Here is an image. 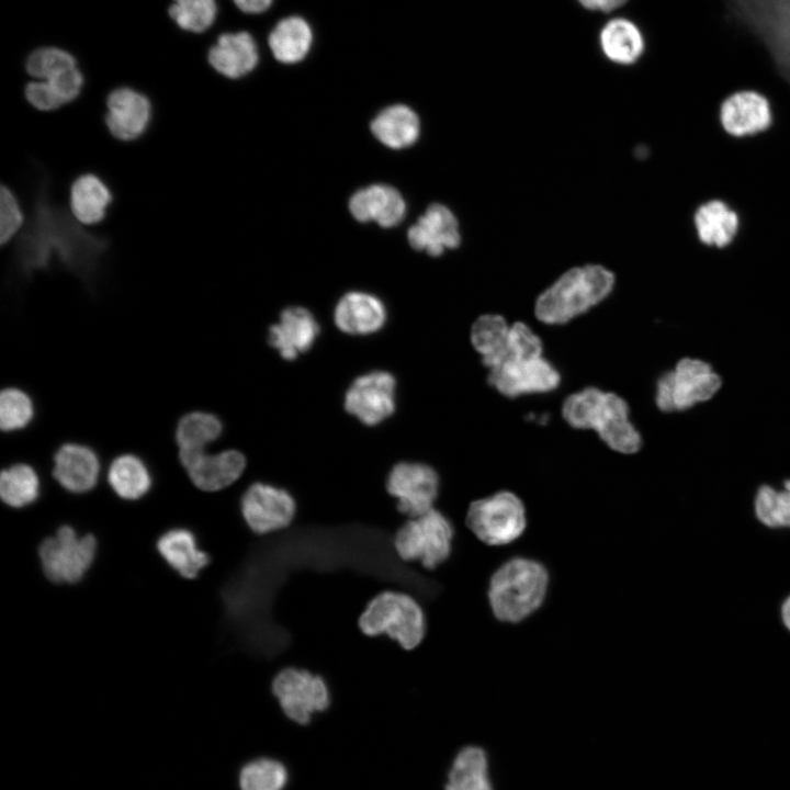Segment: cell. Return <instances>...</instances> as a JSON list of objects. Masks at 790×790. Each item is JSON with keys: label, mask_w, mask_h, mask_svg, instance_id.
I'll return each instance as SVG.
<instances>
[{"label": "cell", "mask_w": 790, "mask_h": 790, "mask_svg": "<svg viewBox=\"0 0 790 790\" xmlns=\"http://www.w3.org/2000/svg\"><path fill=\"white\" fill-rule=\"evenodd\" d=\"M614 275L589 264L566 271L535 300L534 316L548 326H561L584 315L612 292Z\"/></svg>", "instance_id": "cell-4"}, {"label": "cell", "mask_w": 790, "mask_h": 790, "mask_svg": "<svg viewBox=\"0 0 790 790\" xmlns=\"http://www.w3.org/2000/svg\"><path fill=\"white\" fill-rule=\"evenodd\" d=\"M561 414L569 427L595 431L617 453L634 454L642 447V436L630 419L629 405L614 392L586 386L564 398Z\"/></svg>", "instance_id": "cell-2"}, {"label": "cell", "mask_w": 790, "mask_h": 790, "mask_svg": "<svg viewBox=\"0 0 790 790\" xmlns=\"http://www.w3.org/2000/svg\"><path fill=\"white\" fill-rule=\"evenodd\" d=\"M83 83V75L77 66L46 80L30 81L25 86V98L36 110L54 111L76 100Z\"/></svg>", "instance_id": "cell-27"}, {"label": "cell", "mask_w": 790, "mask_h": 790, "mask_svg": "<svg viewBox=\"0 0 790 790\" xmlns=\"http://www.w3.org/2000/svg\"><path fill=\"white\" fill-rule=\"evenodd\" d=\"M510 326L499 314L481 315L472 324L470 342L487 370L507 359Z\"/></svg>", "instance_id": "cell-28"}, {"label": "cell", "mask_w": 790, "mask_h": 790, "mask_svg": "<svg viewBox=\"0 0 790 790\" xmlns=\"http://www.w3.org/2000/svg\"><path fill=\"white\" fill-rule=\"evenodd\" d=\"M726 9L765 47L790 83V0H725Z\"/></svg>", "instance_id": "cell-7"}, {"label": "cell", "mask_w": 790, "mask_h": 790, "mask_svg": "<svg viewBox=\"0 0 790 790\" xmlns=\"http://www.w3.org/2000/svg\"><path fill=\"white\" fill-rule=\"evenodd\" d=\"M40 492V478L31 465L16 463L1 472L0 496L8 506L26 507L38 498Z\"/></svg>", "instance_id": "cell-36"}, {"label": "cell", "mask_w": 790, "mask_h": 790, "mask_svg": "<svg viewBox=\"0 0 790 790\" xmlns=\"http://www.w3.org/2000/svg\"><path fill=\"white\" fill-rule=\"evenodd\" d=\"M319 334V323L307 308L290 306L269 327L268 343L282 359L293 361L314 346Z\"/></svg>", "instance_id": "cell-18"}, {"label": "cell", "mask_w": 790, "mask_h": 790, "mask_svg": "<svg viewBox=\"0 0 790 790\" xmlns=\"http://www.w3.org/2000/svg\"><path fill=\"white\" fill-rule=\"evenodd\" d=\"M95 553L94 537H80L69 526L60 527L55 535L43 541L38 550L46 577L58 584L79 582L93 563Z\"/></svg>", "instance_id": "cell-13"}, {"label": "cell", "mask_w": 790, "mask_h": 790, "mask_svg": "<svg viewBox=\"0 0 790 790\" xmlns=\"http://www.w3.org/2000/svg\"><path fill=\"white\" fill-rule=\"evenodd\" d=\"M15 239L13 264L25 279L59 267L91 282L110 248L106 237L84 229L54 200L49 179L43 172L33 188L29 218Z\"/></svg>", "instance_id": "cell-1"}, {"label": "cell", "mask_w": 790, "mask_h": 790, "mask_svg": "<svg viewBox=\"0 0 790 790\" xmlns=\"http://www.w3.org/2000/svg\"><path fill=\"white\" fill-rule=\"evenodd\" d=\"M408 241L416 250L440 256L460 244L459 225L453 213L441 204H431L409 228Z\"/></svg>", "instance_id": "cell-21"}, {"label": "cell", "mask_w": 790, "mask_h": 790, "mask_svg": "<svg viewBox=\"0 0 790 790\" xmlns=\"http://www.w3.org/2000/svg\"><path fill=\"white\" fill-rule=\"evenodd\" d=\"M53 475L66 490L82 494L98 483L101 464L97 453L89 447L68 442L54 454Z\"/></svg>", "instance_id": "cell-19"}, {"label": "cell", "mask_w": 790, "mask_h": 790, "mask_svg": "<svg viewBox=\"0 0 790 790\" xmlns=\"http://www.w3.org/2000/svg\"><path fill=\"white\" fill-rule=\"evenodd\" d=\"M584 8L592 11L611 12L622 7L628 0H577Z\"/></svg>", "instance_id": "cell-45"}, {"label": "cell", "mask_w": 790, "mask_h": 790, "mask_svg": "<svg viewBox=\"0 0 790 790\" xmlns=\"http://www.w3.org/2000/svg\"><path fill=\"white\" fill-rule=\"evenodd\" d=\"M287 779V769L281 761L259 758L241 768L239 788L240 790H283Z\"/></svg>", "instance_id": "cell-38"}, {"label": "cell", "mask_w": 790, "mask_h": 790, "mask_svg": "<svg viewBox=\"0 0 790 790\" xmlns=\"http://www.w3.org/2000/svg\"><path fill=\"white\" fill-rule=\"evenodd\" d=\"M488 384L507 398L549 394L562 382L558 369L544 356L534 359H508L487 370Z\"/></svg>", "instance_id": "cell-14"}, {"label": "cell", "mask_w": 790, "mask_h": 790, "mask_svg": "<svg viewBox=\"0 0 790 790\" xmlns=\"http://www.w3.org/2000/svg\"><path fill=\"white\" fill-rule=\"evenodd\" d=\"M271 691L284 716L301 726L309 725L316 714L327 711L332 700L329 685L321 675L295 666L275 674Z\"/></svg>", "instance_id": "cell-9"}, {"label": "cell", "mask_w": 790, "mask_h": 790, "mask_svg": "<svg viewBox=\"0 0 790 790\" xmlns=\"http://www.w3.org/2000/svg\"><path fill=\"white\" fill-rule=\"evenodd\" d=\"M458 528L439 507L410 518L393 535V549L399 561L436 571L452 556Z\"/></svg>", "instance_id": "cell-5"}, {"label": "cell", "mask_w": 790, "mask_h": 790, "mask_svg": "<svg viewBox=\"0 0 790 790\" xmlns=\"http://www.w3.org/2000/svg\"><path fill=\"white\" fill-rule=\"evenodd\" d=\"M26 223L23 208L14 192L5 184L0 190V242L2 246L19 236Z\"/></svg>", "instance_id": "cell-42"}, {"label": "cell", "mask_w": 790, "mask_h": 790, "mask_svg": "<svg viewBox=\"0 0 790 790\" xmlns=\"http://www.w3.org/2000/svg\"><path fill=\"white\" fill-rule=\"evenodd\" d=\"M179 461L190 481L204 492H218L237 482L246 470V456L229 449L216 453L202 451L179 452Z\"/></svg>", "instance_id": "cell-16"}, {"label": "cell", "mask_w": 790, "mask_h": 790, "mask_svg": "<svg viewBox=\"0 0 790 790\" xmlns=\"http://www.w3.org/2000/svg\"><path fill=\"white\" fill-rule=\"evenodd\" d=\"M207 61L222 76L239 79L258 65L259 48L255 37L246 31L223 33L208 49Z\"/></svg>", "instance_id": "cell-22"}, {"label": "cell", "mask_w": 790, "mask_h": 790, "mask_svg": "<svg viewBox=\"0 0 790 790\" xmlns=\"http://www.w3.org/2000/svg\"><path fill=\"white\" fill-rule=\"evenodd\" d=\"M463 522L481 543L504 546L516 542L526 532L527 507L516 493L501 489L472 500Z\"/></svg>", "instance_id": "cell-8"}, {"label": "cell", "mask_w": 790, "mask_h": 790, "mask_svg": "<svg viewBox=\"0 0 790 790\" xmlns=\"http://www.w3.org/2000/svg\"><path fill=\"white\" fill-rule=\"evenodd\" d=\"M236 8L246 14H261L268 11L274 0H233Z\"/></svg>", "instance_id": "cell-44"}, {"label": "cell", "mask_w": 790, "mask_h": 790, "mask_svg": "<svg viewBox=\"0 0 790 790\" xmlns=\"http://www.w3.org/2000/svg\"><path fill=\"white\" fill-rule=\"evenodd\" d=\"M108 482L122 499L136 500L145 496L153 484L151 474L145 462L135 454L116 456L108 469Z\"/></svg>", "instance_id": "cell-33"}, {"label": "cell", "mask_w": 790, "mask_h": 790, "mask_svg": "<svg viewBox=\"0 0 790 790\" xmlns=\"http://www.w3.org/2000/svg\"><path fill=\"white\" fill-rule=\"evenodd\" d=\"M112 201L110 188L95 174H81L70 187V213L83 226L102 222Z\"/></svg>", "instance_id": "cell-26"}, {"label": "cell", "mask_w": 790, "mask_h": 790, "mask_svg": "<svg viewBox=\"0 0 790 790\" xmlns=\"http://www.w3.org/2000/svg\"><path fill=\"white\" fill-rule=\"evenodd\" d=\"M349 208L359 222H375L382 227H392L404 218L406 204L395 188L372 184L351 196Z\"/></svg>", "instance_id": "cell-23"}, {"label": "cell", "mask_w": 790, "mask_h": 790, "mask_svg": "<svg viewBox=\"0 0 790 790\" xmlns=\"http://www.w3.org/2000/svg\"><path fill=\"white\" fill-rule=\"evenodd\" d=\"M77 66L71 53L55 46L36 48L25 63L27 74L35 80H46Z\"/></svg>", "instance_id": "cell-41"}, {"label": "cell", "mask_w": 790, "mask_h": 790, "mask_svg": "<svg viewBox=\"0 0 790 790\" xmlns=\"http://www.w3.org/2000/svg\"><path fill=\"white\" fill-rule=\"evenodd\" d=\"M157 549L170 567L184 578H195L210 563L208 554L198 548L194 534L187 529L167 531L159 538Z\"/></svg>", "instance_id": "cell-29"}, {"label": "cell", "mask_w": 790, "mask_h": 790, "mask_svg": "<svg viewBox=\"0 0 790 790\" xmlns=\"http://www.w3.org/2000/svg\"><path fill=\"white\" fill-rule=\"evenodd\" d=\"M396 387V379L391 372H366L357 376L347 388L343 407L361 424L377 426L395 413Z\"/></svg>", "instance_id": "cell-15"}, {"label": "cell", "mask_w": 790, "mask_h": 790, "mask_svg": "<svg viewBox=\"0 0 790 790\" xmlns=\"http://www.w3.org/2000/svg\"><path fill=\"white\" fill-rule=\"evenodd\" d=\"M366 636L386 635L404 650L416 648L426 636L427 617L421 602L403 590L386 589L368 603L359 618Z\"/></svg>", "instance_id": "cell-6"}, {"label": "cell", "mask_w": 790, "mask_h": 790, "mask_svg": "<svg viewBox=\"0 0 790 790\" xmlns=\"http://www.w3.org/2000/svg\"><path fill=\"white\" fill-rule=\"evenodd\" d=\"M238 507L246 526L259 537L290 529L298 511L294 494L269 482L248 485L239 498Z\"/></svg>", "instance_id": "cell-11"}, {"label": "cell", "mask_w": 790, "mask_h": 790, "mask_svg": "<svg viewBox=\"0 0 790 790\" xmlns=\"http://www.w3.org/2000/svg\"><path fill=\"white\" fill-rule=\"evenodd\" d=\"M371 131L385 146L399 149L417 140L420 123L417 114L409 106L394 104L376 115L371 123Z\"/></svg>", "instance_id": "cell-32"}, {"label": "cell", "mask_w": 790, "mask_h": 790, "mask_svg": "<svg viewBox=\"0 0 790 790\" xmlns=\"http://www.w3.org/2000/svg\"><path fill=\"white\" fill-rule=\"evenodd\" d=\"M695 221L701 241L718 247L731 242L738 225L737 215L721 201L702 205L697 211Z\"/></svg>", "instance_id": "cell-34"}, {"label": "cell", "mask_w": 790, "mask_h": 790, "mask_svg": "<svg viewBox=\"0 0 790 790\" xmlns=\"http://www.w3.org/2000/svg\"><path fill=\"white\" fill-rule=\"evenodd\" d=\"M541 337L526 323L516 321L510 326L507 359L527 360L543 357Z\"/></svg>", "instance_id": "cell-43"}, {"label": "cell", "mask_w": 790, "mask_h": 790, "mask_svg": "<svg viewBox=\"0 0 790 790\" xmlns=\"http://www.w3.org/2000/svg\"><path fill=\"white\" fill-rule=\"evenodd\" d=\"M781 619L786 628L790 631V596L782 602Z\"/></svg>", "instance_id": "cell-46"}, {"label": "cell", "mask_w": 790, "mask_h": 790, "mask_svg": "<svg viewBox=\"0 0 790 790\" xmlns=\"http://www.w3.org/2000/svg\"><path fill=\"white\" fill-rule=\"evenodd\" d=\"M721 387V379L702 360L684 358L674 370L662 374L655 387V404L661 411L686 410L709 400Z\"/></svg>", "instance_id": "cell-10"}, {"label": "cell", "mask_w": 790, "mask_h": 790, "mask_svg": "<svg viewBox=\"0 0 790 790\" xmlns=\"http://www.w3.org/2000/svg\"><path fill=\"white\" fill-rule=\"evenodd\" d=\"M755 514L769 528H790V479L780 490L760 486L755 497Z\"/></svg>", "instance_id": "cell-37"}, {"label": "cell", "mask_w": 790, "mask_h": 790, "mask_svg": "<svg viewBox=\"0 0 790 790\" xmlns=\"http://www.w3.org/2000/svg\"><path fill=\"white\" fill-rule=\"evenodd\" d=\"M313 43V29L308 21L300 15L280 19L268 35V46L273 57L287 65L305 59Z\"/></svg>", "instance_id": "cell-25"}, {"label": "cell", "mask_w": 790, "mask_h": 790, "mask_svg": "<svg viewBox=\"0 0 790 790\" xmlns=\"http://www.w3.org/2000/svg\"><path fill=\"white\" fill-rule=\"evenodd\" d=\"M31 397L18 387H7L0 394V427L5 432L26 428L34 418Z\"/></svg>", "instance_id": "cell-40"}, {"label": "cell", "mask_w": 790, "mask_h": 790, "mask_svg": "<svg viewBox=\"0 0 790 790\" xmlns=\"http://www.w3.org/2000/svg\"><path fill=\"white\" fill-rule=\"evenodd\" d=\"M223 432L221 419L211 413L191 411L179 420L176 428V442L179 452L202 451L216 441Z\"/></svg>", "instance_id": "cell-35"}, {"label": "cell", "mask_w": 790, "mask_h": 790, "mask_svg": "<svg viewBox=\"0 0 790 790\" xmlns=\"http://www.w3.org/2000/svg\"><path fill=\"white\" fill-rule=\"evenodd\" d=\"M724 128L743 136L766 129L771 121L767 100L757 92L742 91L729 97L721 108Z\"/></svg>", "instance_id": "cell-24"}, {"label": "cell", "mask_w": 790, "mask_h": 790, "mask_svg": "<svg viewBox=\"0 0 790 790\" xmlns=\"http://www.w3.org/2000/svg\"><path fill=\"white\" fill-rule=\"evenodd\" d=\"M387 312L384 303L377 296L366 292L346 293L334 309L336 327L351 336L375 334L385 326Z\"/></svg>", "instance_id": "cell-20"}, {"label": "cell", "mask_w": 790, "mask_h": 790, "mask_svg": "<svg viewBox=\"0 0 790 790\" xmlns=\"http://www.w3.org/2000/svg\"><path fill=\"white\" fill-rule=\"evenodd\" d=\"M384 487L396 510L406 519L437 507L441 493L439 473L422 462L402 461L388 471Z\"/></svg>", "instance_id": "cell-12"}, {"label": "cell", "mask_w": 790, "mask_h": 790, "mask_svg": "<svg viewBox=\"0 0 790 790\" xmlns=\"http://www.w3.org/2000/svg\"><path fill=\"white\" fill-rule=\"evenodd\" d=\"M599 44L603 55L620 65L635 63L645 48L640 27L625 18L609 20L599 33Z\"/></svg>", "instance_id": "cell-31"}, {"label": "cell", "mask_w": 790, "mask_h": 790, "mask_svg": "<svg viewBox=\"0 0 790 790\" xmlns=\"http://www.w3.org/2000/svg\"><path fill=\"white\" fill-rule=\"evenodd\" d=\"M550 572L539 560L514 556L501 563L487 585L492 614L503 623L517 624L534 614L544 603Z\"/></svg>", "instance_id": "cell-3"}, {"label": "cell", "mask_w": 790, "mask_h": 790, "mask_svg": "<svg viewBox=\"0 0 790 790\" xmlns=\"http://www.w3.org/2000/svg\"><path fill=\"white\" fill-rule=\"evenodd\" d=\"M168 13L180 29L203 33L217 16V3L216 0H172Z\"/></svg>", "instance_id": "cell-39"}, {"label": "cell", "mask_w": 790, "mask_h": 790, "mask_svg": "<svg viewBox=\"0 0 790 790\" xmlns=\"http://www.w3.org/2000/svg\"><path fill=\"white\" fill-rule=\"evenodd\" d=\"M151 116L149 99L133 88H116L106 98L105 125L119 140L132 142L142 137L149 127Z\"/></svg>", "instance_id": "cell-17"}, {"label": "cell", "mask_w": 790, "mask_h": 790, "mask_svg": "<svg viewBox=\"0 0 790 790\" xmlns=\"http://www.w3.org/2000/svg\"><path fill=\"white\" fill-rule=\"evenodd\" d=\"M443 790H494L487 752L478 745L463 746L451 763Z\"/></svg>", "instance_id": "cell-30"}]
</instances>
